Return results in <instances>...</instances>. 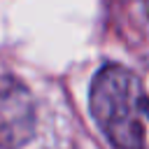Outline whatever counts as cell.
<instances>
[{"label":"cell","mask_w":149,"mask_h":149,"mask_svg":"<svg viewBox=\"0 0 149 149\" xmlns=\"http://www.w3.org/2000/svg\"><path fill=\"white\" fill-rule=\"evenodd\" d=\"M91 114L116 149H149V93L128 68L105 65L95 74Z\"/></svg>","instance_id":"1"},{"label":"cell","mask_w":149,"mask_h":149,"mask_svg":"<svg viewBox=\"0 0 149 149\" xmlns=\"http://www.w3.org/2000/svg\"><path fill=\"white\" fill-rule=\"evenodd\" d=\"M35 133V100L14 77H0V147L19 149Z\"/></svg>","instance_id":"2"},{"label":"cell","mask_w":149,"mask_h":149,"mask_svg":"<svg viewBox=\"0 0 149 149\" xmlns=\"http://www.w3.org/2000/svg\"><path fill=\"white\" fill-rule=\"evenodd\" d=\"M144 5H147V14H149V0H144Z\"/></svg>","instance_id":"3"}]
</instances>
